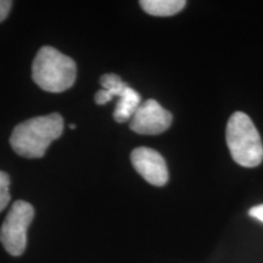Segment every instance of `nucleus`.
<instances>
[{
  "label": "nucleus",
  "instance_id": "9",
  "mask_svg": "<svg viewBox=\"0 0 263 263\" xmlns=\"http://www.w3.org/2000/svg\"><path fill=\"white\" fill-rule=\"evenodd\" d=\"M10 177L8 173L0 171V212L9 205L10 201Z\"/></svg>",
  "mask_w": 263,
  "mask_h": 263
},
{
  "label": "nucleus",
  "instance_id": "10",
  "mask_svg": "<svg viewBox=\"0 0 263 263\" xmlns=\"http://www.w3.org/2000/svg\"><path fill=\"white\" fill-rule=\"evenodd\" d=\"M11 5L12 2H10V0H0V22H3L8 17Z\"/></svg>",
  "mask_w": 263,
  "mask_h": 263
},
{
  "label": "nucleus",
  "instance_id": "8",
  "mask_svg": "<svg viewBox=\"0 0 263 263\" xmlns=\"http://www.w3.org/2000/svg\"><path fill=\"white\" fill-rule=\"evenodd\" d=\"M141 9L151 16H173L185 8L184 0H141Z\"/></svg>",
  "mask_w": 263,
  "mask_h": 263
},
{
  "label": "nucleus",
  "instance_id": "3",
  "mask_svg": "<svg viewBox=\"0 0 263 263\" xmlns=\"http://www.w3.org/2000/svg\"><path fill=\"white\" fill-rule=\"evenodd\" d=\"M230 155L242 167L258 166L263 160V144L257 128L248 115L236 111L230 116L226 130Z\"/></svg>",
  "mask_w": 263,
  "mask_h": 263
},
{
  "label": "nucleus",
  "instance_id": "5",
  "mask_svg": "<svg viewBox=\"0 0 263 263\" xmlns=\"http://www.w3.org/2000/svg\"><path fill=\"white\" fill-rule=\"evenodd\" d=\"M173 116L156 100L149 99L140 104L136 114L130 118L129 127L133 132L144 136H156L171 127Z\"/></svg>",
  "mask_w": 263,
  "mask_h": 263
},
{
  "label": "nucleus",
  "instance_id": "4",
  "mask_svg": "<svg viewBox=\"0 0 263 263\" xmlns=\"http://www.w3.org/2000/svg\"><path fill=\"white\" fill-rule=\"evenodd\" d=\"M34 217V209L31 203L17 200L11 206L2 229L0 241L11 256H21L27 246V229Z\"/></svg>",
  "mask_w": 263,
  "mask_h": 263
},
{
  "label": "nucleus",
  "instance_id": "11",
  "mask_svg": "<svg viewBox=\"0 0 263 263\" xmlns=\"http://www.w3.org/2000/svg\"><path fill=\"white\" fill-rule=\"evenodd\" d=\"M249 215L252 217V218L258 219L259 222L263 223V203L257 206H254L252 209H250Z\"/></svg>",
  "mask_w": 263,
  "mask_h": 263
},
{
  "label": "nucleus",
  "instance_id": "2",
  "mask_svg": "<svg viewBox=\"0 0 263 263\" xmlns=\"http://www.w3.org/2000/svg\"><path fill=\"white\" fill-rule=\"evenodd\" d=\"M77 77V66L52 47H43L35 55L32 65L34 83L49 93H62L70 89Z\"/></svg>",
  "mask_w": 263,
  "mask_h": 263
},
{
  "label": "nucleus",
  "instance_id": "1",
  "mask_svg": "<svg viewBox=\"0 0 263 263\" xmlns=\"http://www.w3.org/2000/svg\"><path fill=\"white\" fill-rule=\"evenodd\" d=\"M64 132V118L59 114L39 116L17 124L10 137V144L17 155L27 159L44 156L48 147Z\"/></svg>",
  "mask_w": 263,
  "mask_h": 263
},
{
  "label": "nucleus",
  "instance_id": "7",
  "mask_svg": "<svg viewBox=\"0 0 263 263\" xmlns=\"http://www.w3.org/2000/svg\"><path fill=\"white\" fill-rule=\"evenodd\" d=\"M120 100L115 107L114 118L118 123H123L129 121L133 115L136 114L137 108L140 106L141 98L138 91H136L129 85H127L120 95Z\"/></svg>",
  "mask_w": 263,
  "mask_h": 263
},
{
  "label": "nucleus",
  "instance_id": "6",
  "mask_svg": "<svg viewBox=\"0 0 263 263\" xmlns=\"http://www.w3.org/2000/svg\"><path fill=\"white\" fill-rule=\"evenodd\" d=\"M132 164L134 170L155 186H163L168 182V170L166 161L157 151L149 147H137L132 151Z\"/></svg>",
  "mask_w": 263,
  "mask_h": 263
},
{
  "label": "nucleus",
  "instance_id": "12",
  "mask_svg": "<svg viewBox=\"0 0 263 263\" xmlns=\"http://www.w3.org/2000/svg\"><path fill=\"white\" fill-rule=\"evenodd\" d=\"M70 128H71V129H74V128H76V124H73V123L70 124Z\"/></svg>",
  "mask_w": 263,
  "mask_h": 263
}]
</instances>
